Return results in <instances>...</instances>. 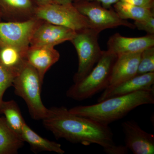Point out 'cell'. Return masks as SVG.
I'll return each mask as SVG.
<instances>
[{
  "instance_id": "obj_7",
  "label": "cell",
  "mask_w": 154,
  "mask_h": 154,
  "mask_svg": "<svg viewBox=\"0 0 154 154\" xmlns=\"http://www.w3.org/2000/svg\"><path fill=\"white\" fill-rule=\"evenodd\" d=\"M72 3L81 14L88 18L93 29L99 33L119 26L136 28L134 24L120 18L113 8H106L99 2L82 0Z\"/></svg>"
},
{
  "instance_id": "obj_28",
  "label": "cell",
  "mask_w": 154,
  "mask_h": 154,
  "mask_svg": "<svg viewBox=\"0 0 154 154\" xmlns=\"http://www.w3.org/2000/svg\"><path fill=\"white\" fill-rule=\"evenodd\" d=\"M2 17H1V14H0V21H2Z\"/></svg>"
},
{
  "instance_id": "obj_13",
  "label": "cell",
  "mask_w": 154,
  "mask_h": 154,
  "mask_svg": "<svg viewBox=\"0 0 154 154\" xmlns=\"http://www.w3.org/2000/svg\"><path fill=\"white\" fill-rule=\"evenodd\" d=\"M154 72L136 75L129 80L114 86H109L103 91L98 102L115 96L127 95L141 91L154 89Z\"/></svg>"
},
{
  "instance_id": "obj_21",
  "label": "cell",
  "mask_w": 154,
  "mask_h": 154,
  "mask_svg": "<svg viewBox=\"0 0 154 154\" xmlns=\"http://www.w3.org/2000/svg\"><path fill=\"white\" fill-rule=\"evenodd\" d=\"M154 72V46L149 48L141 53L137 75Z\"/></svg>"
},
{
  "instance_id": "obj_18",
  "label": "cell",
  "mask_w": 154,
  "mask_h": 154,
  "mask_svg": "<svg viewBox=\"0 0 154 154\" xmlns=\"http://www.w3.org/2000/svg\"><path fill=\"white\" fill-rule=\"evenodd\" d=\"M113 9L122 19L141 21L154 16V9L136 5L119 1L113 5Z\"/></svg>"
},
{
  "instance_id": "obj_20",
  "label": "cell",
  "mask_w": 154,
  "mask_h": 154,
  "mask_svg": "<svg viewBox=\"0 0 154 154\" xmlns=\"http://www.w3.org/2000/svg\"><path fill=\"white\" fill-rule=\"evenodd\" d=\"M0 113L5 115V118L9 126L21 135L22 128L26 122L16 102L14 100L3 101L0 109Z\"/></svg>"
},
{
  "instance_id": "obj_19",
  "label": "cell",
  "mask_w": 154,
  "mask_h": 154,
  "mask_svg": "<svg viewBox=\"0 0 154 154\" xmlns=\"http://www.w3.org/2000/svg\"><path fill=\"white\" fill-rule=\"evenodd\" d=\"M26 51L11 46H2L0 47V62L15 77L26 62Z\"/></svg>"
},
{
  "instance_id": "obj_6",
  "label": "cell",
  "mask_w": 154,
  "mask_h": 154,
  "mask_svg": "<svg viewBox=\"0 0 154 154\" xmlns=\"http://www.w3.org/2000/svg\"><path fill=\"white\" fill-rule=\"evenodd\" d=\"M36 18L70 28L76 32L86 28L93 29L88 18L81 14L72 3L60 5L53 2L39 5Z\"/></svg>"
},
{
  "instance_id": "obj_17",
  "label": "cell",
  "mask_w": 154,
  "mask_h": 154,
  "mask_svg": "<svg viewBox=\"0 0 154 154\" xmlns=\"http://www.w3.org/2000/svg\"><path fill=\"white\" fill-rule=\"evenodd\" d=\"M21 136L9 126L5 117H0V154H16L24 145Z\"/></svg>"
},
{
  "instance_id": "obj_15",
  "label": "cell",
  "mask_w": 154,
  "mask_h": 154,
  "mask_svg": "<svg viewBox=\"0 0 154 154\" xmlns=\"http://www.w3.org/2000/svg\"><path fill=\"white\" fill-rule=\"evenodd\" d=\"M141 52L117 56L108 87L116 85L136 75Z\"/></svg>"
},
{
  "instance_id": "obj_24",
  "label": "cell",
  "mask_w": 154,
  "mask_h": 154,
  "mask_svg": "<svg viewBox=\"0 0 154 154\" xmlns=\"http://www.w3.org/2000/svg\"><path fill=\"white\" fill-rule=\"evenodd\" d=\"M126 2L152 9L154 8V0H119Z\"/></svg>"
},
{
  "instance_id": "obj_10",
  "label": "cell",
  "mask_w": 154,
  "mask_h": 154,
  "mask_svg": "<svg viewBox=\"0 0 154 154\" xmlns=\"http://www.w3.org/2000/svg\"><path fill=\"white\" fill-rule=\"evenodd\" d=\"M125 143L134 154H154V135L144 131L133 120L122 123Z\"/></svg>"
},
{
  "instance_id": "obj_16",
  "label": "cell",
  "mask_w": 154,
  "mask_h": 154,
  "mask_svg": "<svg viewBox=\"0 0 154 154\" xmlns=\"http://www.w3.org/2000/svg\"><path fill=\"white\" fill-rule=\"evenodd\" d=\"M21 137L24 142L28 143L35 152L48 151L63 154L64 151L60 144L42 137L25 123L22 128Z\"/></svg>"
},
{
  "instance_id": "obj_1",
  "label": "cell",
  "mask_w": 154,
  "mask_h": 154,
  "mask_svg": "<svg viewBox=\"0 0 154 154\" xmlns=\"http://www.w3.org/2000/svg\"><path fill=\"white\" fill-rule=\"evenodd\" d=\"M50 110L49 116L43 119V124L57 138L86 146L99 145L108 154L127 153L125 146L117 145L114 142L113 132L108 125L75 115L64 107Z\"/></svg>"
},
{
  "instance_id": "obj_22",
  "label": "cell",
  "mask_w": 154,
  "mask_h": 154,
  "mask_svg": "<svg viewBox=\"0 0 154 154\" xmlns=\"http://www.w3.org/2000/svg\"><path fill=\"white\" fill-rule=\"evenodd\" d=\"M15 76L0 62V109L4 94L8 88L13 86Z\"/></svg>"
},
{
  "instance_id": "obj_12",
  "label": "cell",
  "mask_w": 154,
  "mask_h": 154,
  "mask_svg": "<svg viewBox=\"0 0 154 154\" xmlns=\"http://www.w3.org/2000/svg\"><path fill=\"white\" fill-rule=\"evenodd\" d=\"M154 46V35L148 34L139 37H127L116 33L110 36L107 42V51L116 55L142 52Z\"/></svg>"
},
{
  "instance_id": "obj_23",
  "label": "cell",
  "mask_w": 154,
  "mask_h": 154,
  "mask_svg": "<svg viewBox=\"0 0 154 154\" xmlns=\"http://www.w3.org/2000/svg\"><path fill=\"white\" fill-rule=\"evenodd\" d=\"M134 25L138 30L145 31L149 34L154 35V16L141 21H135Z\"/></svg>"
},
{
  "instance_id": "obj_14",
  "label": "cell",
  "mask_w": 154,
  "mask_h": 154,
  "mask_svg": "<svg viewBox=\"0 0 154 154\" xmlns=\"http://www.w3.org/2000/svg\"><path fill=\"white\" fill-rule=\"evenodd\" d=\"M60 54L54 47L29 46L25 54V60L36 70L43 82L46 72L59 60Z\"/></svg>"
},
{
  "instance_id": "obj_9",
  "label": "cell",
  "mask_w": 154,
  "mask_h": 154,
  "mask_svg": "<svg viewBox=\"0 0 154 154\" xmlns=\"http://www.w3.org/2000/svg\"><path fill=\"white\" fill-rule=\"evenodd\" d=\"M76 33L70 28L42 20L32 35L30 46L54 47L65 42L70 41Z\"/></svg>"
},
{
  "instance_id": "obj_5",
  "label": "cell",
  "mask_w": 154,
  "mask_h": 154,
  "mask_svg": "<svg viewBox=\"0 0 154 154\" xmlns=\"http://www.w3.org/2000/svg\"><path fill=\"white\" fill-rule=\"evenodd\" d=\"M99 33L95 29L86 28L77 31L71 40L79 57V67L73 77L74 82H77L86 77L102 56L103 51L98 42Z\"/></svg>"
},
{
  "instance_id": "obj_25",
  "label": "cell",
  "mask_w": 154,
  "mask_h": 154,
  "mask_svg": "<svg viewBox=\"0 0 154 154\" xmlns=\"http://www.w3.org/2000/svg\"><path fill=\"white\" fill-rule=\"evenodd\" d=\"M79 1H82V0H74L73 2ZM86 1H97L101 3L102 6L104 8L107 9H110L112 8V5H114L119 0H86Z\"/></svg>"
},
{
  "instance_id": "obj_3",
  "label": "cell",
  "mask_w": 154,
  "mask_h": 154,
  "mask_svg": "<svg viewBox=\"0 0 154 154\" xmlns=\"http://www.w3.org/2000/svg\"><path fill=\"white\" fill-rule=\"evenodd\" d=\"M42 83L36 70L26 61L13 81L15 94L24 99L31 117L36 120H43L50 112L41 100Z\"/></svg>"
},
{
  "instance_id": "obj_2",
  "label": "cell",
  "mask_w": 154,
  "mask_h": 154,
  "mask_svg": "<svg viewBox=\"0 0 154 154\" xmlns=\"http://www.w3.org/2000/svg\"><path fill=\"white\" fill-rule=\"evenodd\" d=\"M154 104V89L111 97L94 105L76 106L69 110L75 115L108 125L139 106Z\"/></svg>"
},
{
  "instance_id": "obj_4",
  "label": "cell",
  "mask_w": 154,
  "mask_h": 154,
  "mask_svg": "<svg viewBox=\"0 0 154 154\" xmlns=\"http://www.w3.org/2000/svg\"><path fill=\"white\" fill-rule=\"evenodd\" d=\"M117 55L103 51L96 66L81 81L74 83L67 91L69 98L78 101L89 99L109 85L111 71Z\"/></svg>"
},
{
  "instance_id": "obj_8",
  "label": "cell",
  "mask_w": 154,
  "mask_h": 154,
  "mask_svg": "<svg viewBox=\"0 0 154 154\" xmlns=\"http://www.w3.org/2000/svg\"><path fill=\"white\" fill-rule=\"evenodd\" d=\"M42 20L35 18L25 22L0 21V47L11 46L25 52L30 46L35 29Z\"/></svg>"
},
{
  "instance_id": "obj_26",
  "label": "cell",
  "mask_w": 154,
  "mask_h": 154,
  "mask_svg": "<svg viewBox=\"0 0 154 154\" xmlns=\"http://www.w3.org/2000/svg\"><path fill=\"white\" fill-rule=\"evenodd\" d=\"M74 0H53V3L60 5H64L73 3Z\"/></svg>"
},
{
  "instance_id": "obj_11",
  "label": "cell",
  "mask_w": 154,
  "mask_h": 154,
  "mask_svg": "<svg viewBox=\"0 0 154 154\" xmlns=\"http://www.w3.org/2000/svg\"><path fill=\"white\" fill-rule=\"evenodd\" d=\"M37 0H0V14L6 22H21L36 18Z\"/></svg>"
},
{
  "instance_id": "obj_27",
  "label": "cell",
  "mask_w": 154,
  "mask_h": 154,
  "mask_svg": "<svg viewBox=\"0 0 154 154\" xmlns=\"http://www.w3.org/2000/svg\"><path fill=\"white\" fill-rule=\"evenodd\" d=\"M39 5H44L53 2V0H37Z\"/></svg>"
}]
</instances>
